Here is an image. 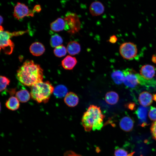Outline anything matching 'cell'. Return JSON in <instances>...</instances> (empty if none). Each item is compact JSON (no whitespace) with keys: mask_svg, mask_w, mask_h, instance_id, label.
Here are the masks:
<instances>
[{"mask_svg":"<svg viewBox=\"0 0 156 156\" xmlns=\"http://www.w3.org/2000/svg\"><path fill=\"white\" fill-rule=\"evenodd\" d=\"M16 77L24 85L31 87L42 81L43 70L39 65L33 60H27L17 70Z\"/></svg>","mask_w":156,"mask_h":156,"instance_id":"cell-1","label":"cell"},{"mask_svg":"<svg viewBox=\"0 0 156 156\" xmlns=\"http://www.w3.org/2000/svg\"><path fill=\"white\" fill-rule=\"evenodd\" d=\"M105 117L99 107L90 105L83 114L81 124L86 131H89L92 129L99 130L103 127Z\"/></svg>","mask_w":156,"mask_h":156,"instance_id":"cell-2","label":"cell"},{"mask_svg":"<svg viewBox=\"0 0 156 156\" xmlns=\"http://www.w3.org/2000/svg\"><path fill=\"white\" fill-rule=\"evenodd\" d=\"M54 88L48 81L38 83L31 86V97L38 103H47L53 92Z\"/></svg>","mask_w":156,"mask_h":156,"instance_id":"cell-3","label":"cell"},{"mask_svg":"<svg viewBox=\"0 0 156 156\" xmlns=\"http://www.w3.org/2000/svg\"><path fill=\"white\" fill-rule=\"evenodd\" d=\"M122 72L124 76L123 83L127 88L134 89L139 85L146 86L147 80L133 69L127 68Z\"/></svg>","mask_w":156,"mask_h":156,"instance_id":"cell-4","label":"cell"},{"mask_svg":"<svg viewBox=\"0 0 156 156\" xmlns=\"http://www.w3.org/2000/svg\"><path fill=\"white\" fill-rule=\"evenodd\" d=\"M25 32L19 31L10 33L3 30L0 31V49H2L6 54H11L14 49V44L10 38L14 36L21 35Z\"/></svg>","mask_w":156,"mask_h":156,"instance_id":"cell-5","label":"cell"},{"mask_svg":"<svg viewBox=\"0 0 156 156\" xmlns=\"http://www.w3.org/2000/svg\"><path fill=\"white\" fill-rule=\"evenodd\" d=\"M64 19L66 24V30L72 34L78 32L80 29L81 23L78 15L75 13L67 12Z\"/></svg>","mask_w":156,"mask_h":156,"instance_id":"cell-6","label":"cell"},{"mask_svg":"<svg viewBox=\"0 0 156 156\" xmlns=\"http://www.w3.org/2000/svg\"><path fill=\"white\" fill-rule=\"evenodd\" d=\"M119 52L122 57L127 60H132L136 56L138 52L135 44L131 42L122 43L119 48Z\"/></svg>","mask_w":156,"mask_h":156,"instance_id":"cell-7","label":"cell"},{"mask_svg":"<svg viewBox=\"0 0 156 156\" xmlns=\"http://www.w3.org/2000/svg\"><path fill=\"white\" fill-rule=\"evenodd\" d=\"M34 12L29 9L25 4L18 2L14 8L13 16L17 20H21L25 16H34Z\"/></svg>","mask_w":156,"mask_h":156,"instance_id":"cell-8","label":"cell"},{"mask_svg":"<svg viewBox=\"0 0 156 156\" xmlns=\"http://www.w3.org/2000/svg\"><path fill=\"white\" fill-rule=\"evenodd\" d=\"M155 73V68L154 66L149 64L143 66L140 70V74L147 80L153 79Z\"/></svg>","mask_w":156,"mask_h":156,"instance_id":"cell-9","label":"cell"},{"mask_svg":"<svg viewBox=\"0 0 156 156\" xmlns=\"http://www.w3.org/2000/svg\"><path fill=\"white\" fill-rule=\"evenodd\" d=\"M149 108L146 107L140 106L135 111V113L136 114L141 126H145L147 124V117Z\"/></svg>","mask_w":156,"mask_h":156,"instance_id":"cell-10","label":"cell"},{"mask_svg":"<svg viewBox=\"0 0 156 156\" xmlns=\"http://www.w3.org/2000/svg\"><path fill=\"white\" fill-rule=\"evenodd\" d=\"M105 8L100 2L96 1L93 2L90 5L89 10L91 14L94 16H97L102 14L104 12Z\"/></svg>","mask_w":156,"mask_h":156,"instance_id":"cell-11","label":"cell"},{"mask_svg":"<svg viewBox=\"0 0 156 156\" xmlns=\"http://www.w3.org/2000/svg\"><path fill=\"white\" fill-rule=\"evenodd\" d=\"M134 123V121L131 117L125 116L121 119L119 122V125L120 128L123 130L128 132L132 130L133 127Z\"/></svg>","mask_w":156,"mask_h":156,"instance_id":"cell-12","label":"cell"},{"mask_svg":"<svg viewBox=\"0 0 156 156\" xmlns=\"http://www.w3.org/2000/svg\"><path fill=\"white\" fill-rule=\"evenodd\" d=\"M153 96L149 92L144 91L142 92L138 97V101L140 105L144 107L151 105L153 102Z\"/></svg>","mask_w":156,"mask_h":156,"instance_id":"cell-13","label":"cell"},{"mask_svg":"<svg viewBox=\"0 0 156 156\" xmlns=\"http://www.w3.org/2000/svg\"><path fill=\"white\" fill-rule=\"evenodd\" d=\"M51 29L54 31L59 32L66 29V24L64 19L59 18L50 24Z\"/></svg>","mask_w":156,"mask_h":156,"instance_id":"cell-14","label":"cell"},{"mask_svg":"<svg viewBox=\"0 0 156 156\" xmlns=\"http://www.w3.org/2000/svg\"><path fill=\"white\" fill-rule=\"evenodd\" d=\"M65 103L68 106L73 107L78 103L79 99L78 96L74 92H70L67 93L64 99Z\"/></svg>","mask_w":156,"mask_h":156,"instance_id":"cell-15","label":"cell"},{"mask_svg":"<svg viewBox=\"0 0 156 156\" xmlns=\"http://www.w3.org/2000/svg\"><path fill=\"white\" fill-rule=\"evenodd\" d=\"M77 63L76 58L70 55H67L62 61V65L66 70L73 69Z\"/></svg>","mask_w":156,"mask_h":156,"instance_id":"cell-16","label":"cell"},{"mask_svg":"<svg viewBox=\"0 0 156 156\" xmlns=\"http://www.w3.org/2000/svg\"><path fill=\"white\" fill-rule=\"evenodd\" d=\"M29 50L31 53L34 55L39 56L44 52L45 49L41 43L36 42L32 43L30 46Z\"/></svg>","mask_w":156,"mask_h":156,"instance_id":"cell-17","label":"cell"},{"mask_svg":"<svg viewBox=\"0 0 156 156\" xmlns=\"http://www.w3.org/2000/svg\"><path fill=\"white\" fill-rule=\"evenodd\" d=\"M66 49L69 54L74 55L79 53L81 50V47L80 44L78 42L72 41L68 43Z\"/></svg>","mask_w":156,"mask_h":156,"instance_id":"cell-18","label":"cell"},{"mask_svg":"<svg viewBox=\"0 0 156 156\" xmlns=\"http://www.w3.org/2000/svg\"><path fill=\"white\" fill-rule=\"evenodd\" d=\"M5 105L6 107L9 109L16 110L19 107V101L16 96H12L6 101Z\"/></svg>","mask_w":156,"mask_h":156,"instance_id":"cell-19","label":"cell"},{"mask_svg":"<svg viewBox=\"0 0 156 156\" xmlns=\"http://www.w3.org/2000/svg\"><path fill=\"white\" fill-rule=\"evenodd\" d=\"M16 97L21 103H25L30 99V94L26 89H22L16 92Z\"/></svg>","mask_w":156,"mask_h":156,"instance_id":"cell-20","label":"cell"},{"mask_svg":"<svg viewBox=\"0 0 156 156\" xmlns=\"http://www.w3.org/2000/svg\"><path fill=\"white\" fill-rule=\"evenodd\" d=\"M119 96L118 94L114 91L107 92L105 97V101L108 104L113 105L116 104L118 101Z\"/></svg>","mask_w":156,"mask_h":156,"instance_id":"cell-21","label":"cell"},{"mask_svg":"<svg viewBox=\"0 0 156 156\" xmlns=\"http://www.w3.org/2000/svg\"><path fill=\"white\" fill-rule=\"evenodd\" d=\"M68 91L67 88L65 86L59 85L54 88L53 94L56 98H62L66 96Z\"/></svg>","mask_w":156,"mask_h":156,"instance_id":"cell-22","label":"cell"},{"mask_svg":"<svg viewBox=\"0 0 156 156\" xmlns=\"http://www.w3.org/2000/svg\"><path fill=\"white\" fill-rule=\"evenodd\" d=\"M111 77L116 84H121L123 82L124 76L122 71L119 70H114L112 73Z\"/></svg>","mask_w":156,"mask_h":156,"instance_id":"cell-23","label":"cell"},{"mask_svg":"<svg viewBox=\"0 0 156 156\" xmlns=\"http://www.w3.org/2000/svg\"><path fill=\"white\" fill-rule=\"evenodd\" d=\"M63 40L62 38L57 34L52 36L50 40V44L53 47H55L62 45Z\"/></svg>","mask_w":156,"mask_h":156,"instance_id":"cell-24","label":"cell"},{"mask_svg":"<svg viewBox=\"0 0 156 156\" xmlns=\"http://www.w3.org/2000/svg\"><path fill=\"white\" fill-rule=\"evenodd\" d=\"M53 52L56 57H60L64 56L66 54L67 51L64 46L61 45L55 47Z\"/></svg>","mask_w":156,"mask_h":156,"instance_id":"cell-25","label":"cell"},{"mask_svg":"<svg viewBox=\"0 0 156 156\" xmlns=\"http://www.w3.org/2000/svg\"><path fill=\"white\" fill-rule=\"evenodd\" d=\"M0 79V92L5 90L8 86L9 85L10 82V79L5 76H1Z\"/></svg>","mask_w":156,"mask_h":156,"instance_id":"cell-26","label":"cell"},{"mask_svg":"<svg viewBox=\"0 0 156 156\" xmlns=\"http://www.w3.org/2000/svg\"><path fill=\"white\" fill-rule=\"evenodd\" d=\"M149 118L153 121H156V107H151L150 109L148 114Z\"/></svg>","mask_w":156,"mask_h":156,"instance_id":"cell-27","label":"cell"},{"mask_svg":"<svg viewBox=\"0 0 156 156\" xmlns=\"http://www.w3.org/2000/svg\"><path fill=\"white\" fill-rule=\"evenodd\" d=\"M127 152L122 148L116 149L114 152L115 156H128Z\"/></svg>","mask_w":156,"mask_h":156,"instance_id":"cell-28","label":"cell"},{"mask_svg":"<svg viewBox=\"0 0 156 156\" xmlns=\"http://www.w3.org/2000/svg\"><path fill=\"white\" fill-rule=\"evenodd\" d=\"M150 129L153 138L156 140V121L152 123Z\"/></svg>","mask_w":156,"mask_h":156,"instance_id":"cell-29","label":"cell"},{"mask_svg":"<svg viewBox=\"0 0 156 156\" xmlns=\"http://www.w3.org/2000/svg\"><path fill=\"white\" fill-rule=\"evenodd\" d=\"M126 107L130 110H133L135 108V104L134 103L130 102L125 105Z\"/></svg>","mask_w":156,"mask_h":156,"instance_id":"cell-30","label":"cell"},{"mask_svg":"<svg viewBox=\"0 0 156 156\" xmlns=\"http://www.w3.org/2000/svg\"><path fill=\"white\" fill-rule=\"evenodd\" d=\"M64 156H82L81 155L76 153L75 152L71 151L66 152Z\"/></svg>","mask_w":156,"mask_h":156,"instance_id":"cell-31","label":"cell"},{"mask_svg":"<svg viewBox=\"0 0 156 156\" xmlns=\"http://www.w3.org/2000/svg\"><path fill=\"white\" fill-rule=\"evenodd\" d=\"M41 10V8L40 5H36L34 6L33 10L34 12H36L39 13Z\"/></svg>","mask_w":156,"mask_h":156,"instance_id":"cell-32","label":"cell"},{"mask_svg":"<svg viewBox=\"0 0 156 156\" xmlns=\"http://www.w3.org/2000/svg\"><path fill=\"white\" fill-rule=\"evenodd\" d=\"M117 40V38L115 36H112L110 37L109 40V41L112 43H115Z\"/></svg>","mask_w":156,"mask_h":156,"instance_id":"cell-33","label":"cell"},{"mask_svg":"<svg viewBox=\"0 0 156 156\" xmlns=\"http://www.w3.org/2000/svg\"><path fill=\"white\" fill-rule=\"evenodd\" d=\"M3 18L1 16H0V24L1 25L3 22Z\"/></svg>","mask_w":156,"mask_h":156,"instance_id":"cell-34","label":"cell"},{"mask_svg":"<svg viewBox=\"0 0 156 156\" xmlns=\"http://www.w3.org/2000/svg\"><path fill=\"white\" fill-rule=\"evenodd\" d=\"M153 99L156 102V94L153 95Z\"/></svg>","mask_w":156,"mask_h":156,"instance_id":"cell-35","label":"cell"},{"mask_svg":"<svg viewBox=\"0 0 156 156\" xmlns=\"http://www.w3.org/2000/svg\"><path fill=\"white\" fill-rule=\"evenodd\" d=\"M133 153H131L128 154V156H132Z\"/></svg>","mask_w":156,"mask_h":156,"instance_id":"cell-36","label":"cell"},{"mask_svg":"<svg viewBox=\"0 0 156 156\" xmlns=\"http://www.w3.org/2000/svg\"><path fill=\"white\" fill-rule=\"evenodd\" d=\"M155 57V58H156V57Z\"/></svg>","mask_w":156,"mask_h":156,"instance_id":"cell-37","label":"cell"}]
</instances>
